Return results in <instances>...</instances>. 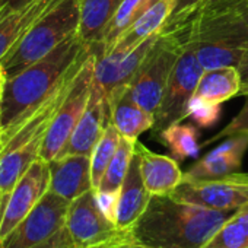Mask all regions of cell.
<instances>
[{"label":"cell","instance_id":"6da1fadb","mask_svg":"<svg viewBox=\"0 0 248 248\" xmlns=\"http://www.w3.org/2000/svg\"><path fill=\"white\" fill-rule=\"evenodd\" d=\"M91 54L92 47L75 35L41 60L6 78L0 99L2 145L66 80L78 75Z\"/></svg>","mask_w":248,"mask_h":248},{"label":"cell","instance_id":"7a4b0ae2","mask_svg":"<svg viewBox=\"0 0 248 248\" xmlns=\"http://www.w3.org/2000/svg\"><path fill=\"white\" fill-rule=\"evenodd\" d=\"M235 212L213 210L172 196H152L142 217L130 229L152 248H202Z\"/></svg>","mask_w":248,"mask_h":248},{"label":"cell","instance_id":"3957f363","mask_svg":"<svg viewBox=\"0 0 248 248\" xmlns=\"http://www.w3.org/2000/svg\"><path fill=\"white\" fill-rule=\"evenodd\" d=\"M180 48H190L204 70L238 67L248 48V25L239 11L193 18L174 27H164Z\"/></svg>","mask_w":248,"mask_h":248},{"label":"cell","instance_id":"277c9868","mask_svg":"<svg viewBox=\"0 0 248 248\" xmlns=\"http://www.w3.org/2000/svg\"><path fill=\"white\" fill-rule=\"evenodd\" d=\"M80 0H60L40 18L21 41L0 62L6 78L41 60L69 38L78 35Z\"/></svg>","mask_w":248,"mask_h":248},{"label":"cell","instance_id":"5b68a950","mask_svg":"<svg viewBox=\"0 0 248 248\" xmlns=\"http://www.w3.org/2000/svg\"><path fill=\"white\" fill-rule=\"evenodd\" d=\"M180 53L181 48L177 41L161 31L129 86L132 98L154 115Z\"/></svg>","mask_w":248,"mask_h":248},{"label":"cell","instance_id":"8992f818","mask_svg":"<svg viewBox=\"0 0 248 248\" xmlns=\"http://www.w3.org/2000/svg\"><path fill=\"white\" fill-rule=\"evenodd\" d=\"M204 69L190 48H181L180 57L170 75L164 95L155 112L152 130L161 135L175 123L188 117V105Z\"/></svg>","mask_w":248,"mask_h":248},{"label":"cell","instance_id":"52a82bcc","mask_svg":"<svg viewBox=\"0 0 248 248\" xmlns=\"http://www.w3.org/2000/svg\"><path fill=\"white\" fill-rule=\"evenodd\" d=\"M93 67H95V56L92 50V54L88 57V60L83 63L79 73L73 79V83L64 101L62 102L60 108L57 109L50 124L41 149V158L44 161L50 162L62 154L75 127L78 126V123L89 101L92 80H93Z\"/></svg>","mask_w":248,"mask_h":248},{"label":"cell","instance_id":"ba28073f","mask_svg":"<svg viewBox=\"0 0 248 248\" xmlns=\"http://www.w3.org/2000/svg\"><path fill=\"white\" fill-rule=\"evenodd\" d=\"M170 196L213 210L236 212L248 203V172L206 180H184Z\"/></svg>","mask_w":248,"mask_h":248},{"label":"cell","instance_id":"9c48e42d","mask_svg":"<svg viewBox=\"0 0 248 248\" xmlns=\"http://www.w3.org/2000/svg\"><path fill=\"white\" fill-rule=\"evenodd\" d=\"M70 202L53 191H47L28 216L0 239V248H32L66 225Z\"/></svg>","mask_w":248,"mask_h":248},{"label":"cell","instance_id":"30bf717a","mask_svg":"<svg viewBox=\"0 0 248 248\" xmlns=\"http://www.w3.org/2000/svg\"><path fill=\"white\" fill-rule=\"evenodd\" d=\"M64 226L76 248L101 247L112 242L124 232L105 215L95 190H89L70 202Z\"/></svg>","mask_w":248,"mask_h":248},{"label":"cell","instance_id":"8fae6325","mask_svg":"<svg viewBox=\"0 0 248 248\" xmlns=\"http://www.w3.org/2000/svg\"><path fill=\"white\" fill-rule=\"evenodd\" d=\"M50 188V167L37 159L18 181L0 213V239L18 226Z\"/></svg>","mask_w":248,"mask_h":248},{"label":"cell","instance_id":"7c38bea8","mask_svg":"<svg viewBox=\"0 0 248 248\" xmlns=\"http://www.w3.org/2000/svg\"><path fill=\"white\" fill-rule=\"evenodd\" d=\"M158 35L148 38L127 54H98L93 51V82L104 91L109 104L129 89L133 78L136 76L140 64L143 63L152 44L156 41Z\"/></svg>","mask_w":248,"mask_h":248},{"label":"cell","instance_id":"4fadbf2b","mask_svg":"<svg viewBox=\"0 0 248 248\" xmlns=\"http://www.w3.org/2000/svg\"><path fill=\"white\" fill-rule=\"evenodd\" d=\"M111 123V107L104 91L92 80V89L88 105L75 127L67 145L57 156L86 155L91 156L93 148L101 139L104 130Z\"/></svg>","mask_w":248,"mask_h":248},{"label":"cell","instance_id":"5bb4252c","mask_svg":"<svg viewBox=\"0 0 248 248\" xmlns=\"http://www.w3.org/2000/svg\"><path fill=\"white\" fill-rule=\"evenodd\" d=\"M151 199L152 194L148 191L142 178L140 158L135 151L129 171L117 196V202L112 213L114 225L121 231H130L145 213Z\"/></svg>","mask_w":248,"mask_h":248},{"label":"cell","instance_id":"9a60e30c","mask_svg":"<svg viewBox=\"0 0 248 248\" xmlns=\"http://www.w3.org/2000/svg\"><path fill=\"white\" fill-rule=\"evenodd\" d=\"M50 191L73 202L89 190H93L91 175V156L64 155L48 162Z\"/></svg>","mask_w":248,"mask_h":248},{"label":"cell","instance_id":"2e32d148","mask_svg":"<svg viewBox=\"0 0 248 248\" xmlns=\"http://www.w3.org/2000/svg\"><path fill=\"white\" fill-rule=\"evenodd\" d=\"M248 149V135L229 136L223 143L200 158L187 172L184 180H206L238 172L242 165V156Z\"/></svg>","mask_w":248,"mask_h":248},{"label":"cell","instance_id":"e0dca14e","mask_svg":"<svg viewBox=\"0 0 248 248\" xmlns=\"http://www.w3.org/2000/svg\"><path fill=\"white\" fill-rule=\"evenodd\" d=\"M136 152L140 158V172L148 191L152 196L171 194L184 178L177 159L159 155L136 140Z\"/></svg>","mask_w":248,"mask_h":248},{"label":"cell","instance_id":"ac0fdd59","mask_svg":"<svg viewBox=\"0 0 248 248\" xmlns=\"http://www.w3.org/2000/svg\"><path fill=\"white\" fill-rule=\"evenodd\" d=\"M175 8V0H156V2L126 31L114 48L109 53L115 54H127L140 46L148 38L158 35L165 27L167 21L171 18ZM108 53V54H109ZM99 54V53H98Z\"/></svg>","mask_w":248,"mask_h":248},{"label":"cell","instance_id":"d6986e66","mask_svg":"<svg viewBox=\"0 0 248 248\" xmlns=\"http://www.w3.org/2000/svg\"><path fill=\"white\" fill-rule=\"evenodd\" d=\"M59 2L60 0H34L28 6L0 21V62L21 41L31 27Z\"/></svg>","mask_w":248,"mask_h":248},{"label":"cell","instance_id":"ffe728a7","mask_svg":"<svg viewBox=\"0 0 248 248\" xmlns=\"http://www.w3.org/2000/svg\"><path fill=\"white\" fill-rule=\"evenodd\" d=\"M111 123L117 127L123 138L138 140V138L151 130L155 117L142 108L129 93V89L123 92L111 104Z\"/></svg>","mask_w":248,"mask_h":248},{"label":"cell","instance_id":"44dd1931","mask_svg":"<svg viewBox=\"0 0 248 248\" xmlns=\"http://www.w3.org/2000/svg\"><path fill=\"white\" fill-rule=\"evenodd\" d=\"M123 0H80L78 37L89 47H98L104 31Z\"/></svg>","mask_w":248,"mask_h":248},{"label":"cell","instance_id":"7402d4cb","mask_svg":"<svg viewBox=\"0 0 248 248\" xmlns=\"http://www.w3.org/2000/svg\"><path fill=\"white\" fill-rule=\"evenodd\" d=\"M239 91L241 79L238 69L228 66L204 70L197 83L194 96L213 104H222L238 95Z\"/></svg>","mask_w":248,"mask_h":248},{"label":"cell","instance_id":"603a6c76","mask_svg":"<svg viewBox=\"0 0 248 248\" xmlns=\"http://www.w3.org/2000/svg\"><path fill=\"white\" fill-rule=\"evenodd\" d=\"M156 0H123L121 5L118 6L117 12L114 14L112 19L107 25L102 41L98 47H93L92 50L99 54H108L118 38L126 32Z\"/></svg>","mask_w":248,"mask_h":248},{"label":"cell","instance_id":"cb8c5ba5","mask_svg":"<svg viewBox=\"0 0 248 248\" xmlns=\"http://www.w3.org/2000/svg\"><path fill=\"white\" fill-rule=\"evenodd\" d=\"M135 151H136V140L121 136L115 155L112 156L98 188L95 190L98 196H117L118 194L121 184L129 171Z\"/></svg>","mask_w":248,"mask_h":248},{"label":"cell","instance_id":"d4e9b609","mask_svg":"<svg viewBox=\"0 0 248 248\" xmlns=\"http://www.w3.org/2000/svg\"><path fill=\"white\" fill-rule=\"evenodd\" d=\"M159 136L168 146L172 158L177 161H184L190 156H196L202 149L199 143V129L193 124L175 123L165 129Z\"/></svg>","mask_w":248,"mask_h":248},{"label":"cell","instance_id":"484cf974","mask_svg":"<svg viewBox=\"0 0 248 248\" xmlns=\"http://www.w3.org/2000/svg\"><path fill=\"white\" fill-rule=\"evenodd\" d=\"M120 139L121 135L118 133L117 127L112 123H109L91 155V175L93 190L98 188L112 156L115 155V151L120 145Z\"/></svg>","mask_w":248,"mask_h":248},{"label":"cell","instance_id":"4316f807","mask_svg":"<svg viewBox=\"0 0 248 248\" xmlns=\"http://www.w3.org/2000/svg\"><path fill=\"white\" fill-rule=\"evenodd\" d=\"M202 248H248V232L232 216L215 231Z\"/></svg>","mask_w":248,"mask_h":248},{"label":"cell","instance_id":"83f0119b","mask_svg":"<svg viewBox=\"0 0 248 248\" xmlns=\"http://www.w3.org/2000/svg\"><path fill=\"white\" fill-rule=\"evenodd\" d=\"M245 0H200V2L186 15L180 16L178 19L168 21L165 27H174L178 25L187 19L193 18H206V16H215V15H222L226 12L232 11H239L242 9Z\"/></svg>","mask_w":248,"mask_h":248},{"label":"cell","instance_id":"f1b7e54d","mask_svg":"<svg viewBox=\"0 0 248 248\" xmlns=\"http://www.w3.org/2000/svg\"><path fill=\"white\" fill-rule=\"evenodd\" d=\"M220 115V104H213L206 99L193 96L188 105V117H191L200 127H210Z\"/></svg>","mask_w":248,"mask_h":248},{"label":"cell","instance_id":"f546056e","mask_svg":"<svg viewBox=\"0 0 248 248\" xmlns=\"http://www.w3.org/2000/svg\"><path fill=\"white\" fill-rule=\"evenodd\" d=\"M244 95H247V102L242 107V109L226 124V126L217 135H215L213 138L207 139L203 145H200L202 148L207 146V145H210L213 142H217L220 139L233 136V135H248V91Z\"/></svg>","mask_w":248,"mask_h":248},{"label":"cell","instance_id":"4dcf8cb0","mask_svg":"<svg viewBox=\"0 0 248 248\" xmlns=\"http://www.w3.org/2000/svg\"><path fill=\"white\" fill-rule=\"evenodd\" d=\"M101 248H152L148 245L140 244L132 233V231H124L117 239H114L112 242H108L105 245H102Z\"/></svg>","mask_w":248,"mask_h":248},{"label":"cell","instance_id":"1f68e13d","mask_svg":"<svg viewBox=\"0 0 248 248\" xmlns=\"http://www.w3.org/2000/svg\"><path fill=\"white\" fill-rule=\"evenodd\" d=\"M32 2L34 0H0V21Z\"/></svg>","mask_w":248,"mask_h":248},{"label":"cell","instance_id":"d6a6232c","mask_svg":"<svg viewBox=\"0 0 248 248\" xmlns=\"http://www.w3.org/2000/svg\"><path fill=\"white\" fill-rule=\"evenodd\" d=\"M236 69H238L239 79H241V91H239V93L244 95L248 91V48L242 54V57H241L239 64H238Z\"/></svg>","mask_w":248,"mask_h":248},{"label":"cell","instance_id":"836d02e7","mask_svg":"<svg viewBox=\"0 0 248 248\" xmlns=\"http://www.w3.org/2000/svg\"><path fill=\"white\" fill-rule=\"evenodd\" d=\"M200 0H175V8H174V12L171 15V18L168 21H174V19H178L180 16L186 15L187 12H190ZM167 21V22H168Z\"/></svg>","mask_w":248,"mask_h":248},{"label":"cell","instance_id":"e575fe53","mask_svg":"<svg viewBox=\"0 0 248 248\" xmlns=\"http://www.w3.org/2000/svg\"><path fill=\"white\" fill-rule=\"evenodd\" d=\"M233 217L245 228V231L248 232V203L245 206H242L241 209H238L233 215Z\"/></svg>","mask_w":248,"mask_h":248},{"label":"cell","instance_id":"d590c367","mask_svg":"<svg viewBox=\"0 0 248 248\" xmlns=\"http://www.w3.org/2000/svg\"><path fill=\"white\" fill-rule=\"evenodd\" d=\"M5 80H6V73L0 64V92H3V86H5Z\"/></svg>","mask_w":248,"mask_h":248},{"label":"cell","instance_id":"8d00e7d4","mask_svg":"<svg viewBox=\"0 0 248 248\" xmlns=\"http://www.w3.org/2000/svg\"><path fill=\"white\" fill-rule=\"evenodd\" d=\"M241 16H242V19H244V21L247 22V25H248V9H247V11H242V12H241Z\"/></svg>","mask_w":248,"mask_h":248},{"label":"cell","instance_id":"74e56055","mask_svg":"<svg viewBox=\"0 0 248 248\" xmlns=\"http://www.w3.org/2000/svg\"><path fill=\"white\" fill-rule=\"evenodd\" d=\"M248 9V0H245V2H244V5H242V9H241V12L242 11H247Z\"/></svg>","mask_w":248,"mask_h":248},{"label":"cell","instance_id":"f35d334b","mask_svg":"<svg viewBox=\"0 0 248 248\" xmlns=\"http://www.w3.org/2000/svg\"><path fill=\"white\" fill-rule=\"evenodd\" d=\"M0 151H2V135H0Z\"/></svg>","mask_w":248,"mask_h":248},{"label":"cell","instance_id":"ab89813d","mask_svg":"<svg viewBox=\"0 0 248 248\" xmlns=\"http://www.w3.org/2000/svg\"><path fill=\"white\" fill-rule=\"evenodd\" d=\"M0 135H2V124H0Z\"/></svg>","mask_w":248,"mask_h":248},{"label":"cell","instance_id":"60d3db41","mask_svg":"<svg viewBox=\"0 0 248 248\" xmlns=\"http://www.w3.org/2000/svg\"><path fill=\"white\" fill-rule=\"evenodd\" d=\"M0 99H2V92H0Z\"/></svg>","mask_w":248,"mask_h":248},{"label":"cell","instance_id":"b9f144b4","mask_svg":"<svg viewBox=\"0 0 248 248\" xmlns=\"http://www.w3.org/2000/svg\"><path fill=\"white\" fill-rule=\"evenodd\" d=\"M101 247H102V245H101ZM101 247H95V248H101Z\"/></svg>","mask_w":248,"mask_h":248},{"label":"cell","instance_id":"7bdbcfd3","mask_svg":"<svg viewBox=\"0 0 248 248\" xmlns=\"http://www.w3.org/2000/svg\"><path fill=\"white\" fill-rule=\"evenodd\" d=\"M0 202H2V197H0Z\"/></svg>","mask_w":248,"mask_h":248}]
</instances>
